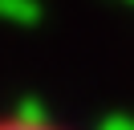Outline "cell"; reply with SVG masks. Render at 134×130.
Wrapping results in <instances>:
<instances>
[{"instance_id": "obj_1", "label": "cell", "mask_w": 134, "mask_h": 130, "mask_svg": "<svg viewBox=\"0 0 134 130\" xmlns=\"http://www.w3.org/2000/svg\"><path fill=\"white\" fill-rule=\"evenodd\" d=\"M0 130H57L45 122H25V118H0Z\"/></svg>"}]
</instances>
